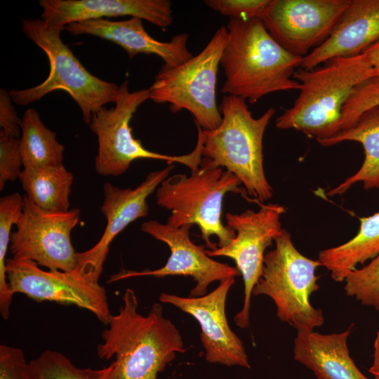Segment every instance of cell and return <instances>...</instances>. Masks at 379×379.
Segmentation results:
<instances>
[{
    "instance_id": "6da1fadb",
    "label": "cell",
    "mask_w": 379,
    "mask_h": 379,
    "mask_svg": "<svg viewBox=\"0 0 379 379\" xmlns=\"http://www.w3.org/2000/svg\"><path fill=\"white\" fill-rule=\"evenodd\" d=\"M123 305L110 316L97 347L101 359L110 364L111 379H158V373L187 349L182 336L171 320L163 315V307L155 302L144 316L138 312L135 291L127 288Z\"/></svg>"
},
{
    "instance_id": "7a4b0ae2",
    "label": "cell",
    "mask_w": 379,
    "mask_h": 379,
    "mask_svg": "<svg viewBox=\"0 0 379 379\" xmlns=\"http://www.w3.org/2000/svg\"><path fill=\"white\" fill-rule=\"evenodd\" d=\"M227 29L228 40L220 60L226 78L222 93L253 104L270 93L300 89L291 77L302 58L281 46L260 19L230 18Z\"/></svg>"
},
{
    "instance_id": "3957f363",
    "label": "cell",
    "mask_w": 379,
    "mask_h": 379,
    "mask_svg": "<svg viewBox=\"0 0 379 379\" xmlns=\"http://www.w3.org/2000/svg\"><path fill=\"white\" fill-rule=\"evenodd\" d=\"M375 75L365 53L298 68L293 77L300 83L299 95L276 119V127L295 129L317 141L333 137L341 131L343 107L353 88Z\"/></svg>"
},
{
    "instance_id": "277c9868",
    "label": "cell",
    "mask_w": 379,
    "mask_h": 379,
    "mask_svg": "<svg viewBox=\"0 0 379 379\" xmlns=\"http://www.w3.org/2000/svg\"><path fill=\"white\" fill-rule=\"evenodd\" d=\"M220 125L213 131L197 126L203 139L201 154L211 166L225 168L244 186L255 203H263L273 196L263 166V136L276 112L270 107L254 118L246 100L225 95L218 107Z\"/></svg>"
},
{
    "instance_id": "5b68a950",
    "label": "cell",
    "mask_w": 379,
    "mask_h": 379,
    "mask_svg": "<svg viewBox=\"0 0 379 379\" xmlns=\"http://www.w3.org/2000/svg\"><path fill=\"white\" fill-rule=\"evenodd\" d=\"M239 179L232 172L208 164L204 159L190 175L175 174L164 180L157 189V204L171 214L167 223L180 227L198 225L201 237L210 250L230 244L236 232L221 220L222 203L228 192H246Z\"/></svg>"
},
{
    "instance_id": "8992f818",
    "label": "cell",
    "mask_w": 379,
    "mask_h": 379,
    "mask_svg": "<svg viewBox=\"0 0 379 379\" xmlns=\"http://www.w3.org/2000/svg\"><path fill=\"white\" fill-rule=\"evenodd\" d=\"M64 28L48 25L41 19L27 18L22 22L25 36L44 51L50 63L47 78L39 85L22 90H11L12 100L27 105L56 91H66L79 105L84 122L105 104L114 102L119 86L91 74L63 43Z\"/></svg>"
},
{
    "instance_id": "52a82bcc",
    "label": "cell",
    "mask_w": 379,
    "mask_h": 379,
    "mask_svg": "<svg viewBox=\"0 0 379 379\" xmlns=\"http://www.w3.org/2000/svg\"><path fill=\"white\" fill-rule=\"evenodd\" d=\"M274 242V248L265 255L262 273L252 295L270 297L278 318L297 332L314 331L324 321L321 310L314 307L310 300L319 289L316 270L322 265L319 260L300 253L284 229Z\"/></svg>"
},
{
    "instance_id": "ba28073f",
    "label": "cell",
    "mask_w": 379,
    "mask_h": 379,
    "mask_svg": "<svg viewBox=\"0 0 379 379\" xmlns=\"http://www.w3.org/2000/svg\"><path fill=\"white\" fill-rule=\"evenodd\" d=\"M228 40L227 27H219L203 50L182 64L163 65L149 89V99L167 103L173 113L187 110L204 131L222 122L216 102V84L221 56Z\"/></svg>"
},
{
    "instance_id": "9c48e42d",
    "label": "cell",
    "mask_w": 379,
    "mask_h": 379,
    "mask_svg": "<svg viewBox=\"0 0 379 379\" xmlns=\"http://www.w3.org/2000/svg\"><path fill=\"white\" fill-rule=\"evenodd\" d=\"M149 99L148 88L131 92L128 81L119 86L115 105L102 107L91 117L89 127L97 135L98 154L95 169L101 175L118 176L124 173L131 164L139 159L165 161L168 165L175 162L189 167L191 171L199 167L201 161L203 139L198 133L197 143L192 152L180 156H170L154 152L143 147L132 134L130 121L138 108Z\"/></svg>"
},
{
    "instance_id": "30bf717a",
    "label": "cell",
    "mask_w": 379,
    "mask_h": 379,
    "mask_svg": "<svg viewBox=\"0 0 379 379\" xmlns=\"http://www.w3.org/2000/svg\"><path fill=\"white\" fill-rule=\"evenodd\" d=\"M259 210H246L240 214L227 213V226L236 232V237L226 246L206 250L209 257L224 256L234 260L243 277L244 300L243 307L234 317L236 325L249 326V310L253 290L261 277L265 251L282 232L281 216L284 206L274 204L257 203Z\"/></svg>"
},
{
    "instance_id": "8fae6325",
    "label": "cell",
    "mask_w": 379,
    "mask_h": 379,
    "mask_svg": "<svg viewBox=\"0 0 379 379\" xmlns=\"http://www.w3.org/2000/svg\"><path fill=\"white\" fill-rule=\"evenodd\" d=\"M22 212L11 233L9 247L13 258L29 260L50 270L72 271L77 265V252L72 240L81 211H45L26 196Z\"/></svg>"
},
{
    "instance_id": "7c38bea8",
    "label": "cell",
    "mask_w": 379,
    "mask_h": 379,
    "mask_svg": "<svg viewBox=\"0 0 379 379\" xmlns=\"http://www.w3.org/2000/svg\"><path fill=\"white\" fill-rule=\"evenodd\" d=\"M29 260H6L8 282L12 293H20L36 301L73 305L93 313L105 325L110 316L105 288L77 269L72 271L41 269Z\"/></svg>"
},
{
    "instance_id": "4fadbf2b",
    "label": "cell",
    "mask_w": 379,
    "mask_h": 379,
    "mask_svg": "<svg viewBox=\"0 0 379 379\" xmlns=\"http://www.w3.org/2000/svg\"><path fill=\"white\" fill-rule=\"evenodd\" d=\"M350 0H270L261 20L285 50L304 58L330 36Z\"/></svg>"
},
{
    "instance_id": "5bb4252c",
    "label": "cell",
    "mask_w": 379,
    "mask_h": 379,
    "mask_svg": "<svg viewBox=\"0 0 379 379\" xmlns=\"http://www.w3.org/2000/svg\"><path fill=\"white\" fill-rule=\"evenodd\" d=\"M192 226L185 225L175 227L157 220L145 222L141 225V230L169 247L171 255L167 262L157 270L121 271L112 275L107 283L135 277L190 276L197 282L190 291V296L199 297L206 293L211 283L239 276L240 273L237 267L213 260L206 254L204 246L193 243L190 237Z\"/></svg>"
},
{
    "instance_id": "9a60e30c",
    "label": "cell",
    "mask_w": 379,
    "mask_h": 379,
    "mask_svg": "<svg viewBox=\"0 0 379 379\" xmlns=\"http://www.w3.org/2000/svg\"><path fill=\"white\" fill-rule=\"evenodd\" d=\"M173 164L152 171L136 187L121 189L110 182L103 186L104 199L100 208L107 224L99 241L91 248L77 252V270L85 277L98 281L114 239L130 223L149 213L147 197L154 192L173 168Z\"/></svg>"
},
{
    "instance_id": "2e32d148",
    "label": "cell",
    "mask_w": 379,
    "mask_h": 379,
    "mask_svg": "<svg viewBox=\"0 0 379 379\" xmlns=\"http://www.w3.org/2000/svg\"><path fill=\"white\" fill-rule=\"evenodd\" d=\"M234 281V277L222 280L213 291L199 297L162 293L159 300L174 305L199 322L207 361L250 368L243 343L230 328L225 314L227 296Z\"/></svg>"
},
{
    "instance_id": "e0dca14e",
    "label": "cell",
    "mask_w": 379,
    "mask_h": 379,
    "mask_svg": "<svg viewBox=\"0 0 379 379\" xmlns=\"http://www.w3.org/2000/svg\"><path fill=\"white\" fill-rule=\"evenodd\" d=\"M41 19L53 27L90 20L131 16L161 28L173 22L172 3L168 0H40Z\"/></svg>"
},
{
    "instance_id": "ac0fdd59",
    "label": "cell",
    "mask_w": 379,
    "mask_h": 379,
    "mask_svg": "<svg viewBox=\"0 0 379 379\" xmlns=\"http://www.w3.org/2000/svg\"><path fill=\"white\" fill-rule=\"evenodd\" d=\"M65 29L74 36L92 35L114 43L131 59L139 54L157 55L168 67H177L193 57L187 47L188 34H178L169 41H160L147 32L142 20L136 17L124 20H90L69 24Z\"/></svg>"
},
{
    "instance_id": "d6986e66",
    "label": "cell",
    "mask_w": 379,
    "mask_h": 379,
    "mask_svg": "<svg viewBox=\"0 0 379 379\" xmlns=\"http://www.w3.org/2000/svg\"><path fill=\"white\" fill-rule=\"evenodd\" d=\"M379 41V0H350L326 41L302 58L300 68L311 69L334 58L364 53Z\"/></svg>"
},
{
    "instance_id": "ffe728a7",
    "label": "cell",
    "mask_w": 379,
    "mask_h": 379,
    "mask_svg": "<svg viewBox=\"0 0 379 379\" xmlns=\"http://www.w3.org/2000/svg\"><path fill=\"white\" fill-rule=\"evenodd\" d=\"M350 329L331 334L297 332L294 359L310 369L317 379H370L350 355L347 339Z\"/></svg>"
},
{
    "instance_id": "44dd1931",
    "label": "cell",
    "mask_w": 379,
    "mask_h": 379,
    "mask_svg": "<svg viewBox=\"0 0 379 379\" xmlns=\"http://www.w3.org/2000/svg\"><path fill=\"white\" fill-rule=\"evenodd\" d=\"M345 141L361 144L364 159L360 168L337 187L327 192L328 196L343 194L353 185L360 182L365 190L379 188V107L364 112L350 128L342 130L333 137L317 141L324 147Z\"/></svg>"
},
{
    "instance_id": "7402d4cb",
    "label": "cell",
    "mask_w": 379,
    "mask_h": 379,
    "mask_svg": "<svg viewBox=\"0 0 379 379\" xmlns=\"http://www.w3.org/2000/svg\"><path fill=\"white\" fill-rule=\"evenodd\" d=\"M359 220V230L352 239L319 253V261L337 282L344 281L357 265L379 255V212Z\"/></svg>"
},
{
    "instance_id": "603a6c76",
    "label": "cell",
    "mask_w": 379,
    "mask_h": 379,
    "mask_svg": "<svg viewBox=\"0 0 379 379\" xmlns=\"http://www.w3.org/2000/svg\"><path fill=\"white\" fill-rule=\"evenodd\" d=\"M18 179L26 197L38 207L54 212L70 210L74 177L63 164L43 168H23Z\"/></svg>"
},
{
    "instance_id": "cb8c5ba5",
    "label": "cell",
    "mask_w": 379,
    "mask_h": 379,
    "mask_svg": "<svg viewBox=\"0 0 379 379\" xmlns=\"http://www.w3.org/2000/svg\"><path fill=\"white\" fill-rule=\"evenodd\" d=\"M20 149L23 168H43L62 164L65 146L47 128L39 114L27 109L21 119Z\"/></svg>"
},
{
    "instance_id": "d4e9b609",
    "label": "cell",
    "mask_w": 379,
    "mask_h": 379,
    "mask_svg": "<svg viewBox=\"0 0 379 379\" xmlns=\"http://www.w3.org/2000/svg\"><path fill=\"white\" fill-rule=\"evenodd\" d=\"M25 199L18 192L0 199V313L7 320L13 294L8 282L6 254L11 242V229L18 220L24 207Z\"/></svg>"
},
{
    "instance_id": "484cf974",
    "label": "cell",
    "mask_w": 379,
    "mask_h": 379,
    "mask_svg": "<svg viewBox=\"0 0 379 379\" xmlns=\"http://www.w3.org/2000/svg\"><path fill=\"white\" fill-rule=\"evenodd\" d=\"M29 364L32 379H111L110 364L101 369L78 368L55 350H44Z\"/></svg>"
},
{
    "instance_id": "4316f807",
    "label": "cell",
    "mask_w": 379,
    "mask_h": 379,
    "mask_svg": "<svg viewBox=\"0 0 379 379\" xmlns=\"http://www.w3.org/2000/svg\"><path fill=\"white\" fill-rule=\"evenodd\" d=\"M344 281L348 296L379 310V255L364 267L348 273Z\"/></svg>"
},
{
    "instance_id": "83f0119b",
    "label": "cell",
    "mask_w": 379,
    "mask_h": 379,
    "mask_svg": "<svg viewBox=\"0 0 379 379\" xmlns=\"http://www.w3.org/2000/svg\"><path fill=\"white\" fill-rule=\"evenodd\" d=\"M379 107V75L357 84L342 110L341 131L352 127L366 111Z\"/></svg>"
},
{
    "instance_id": "f1b7e54d",
    "label": "cell",
    "mask_w": 379,
    "mask_h": 379,
    "mask_svg": "<svg viewBox=\"0 0 379 379\" xmlns=\"http://www.w3.org/2000/svg\"><path fill=\"white\" fill-rule=\"evenodd\" d=\"M204 3L213 11L230 18L261 20L270 0H206Z\"/></svg>"
},
{
    "instance_id": "f546056e",
    "label": "cell",
    "mask_w": 379,
    "mask_h": 379,
    "mask_svg": "<svg viewBox=\"0 0 379 379\" xmlns=\"http://www.w3.org/2000/svg\"><path fill=\"white\" fill-rule=\"evenodd\" d=\"M22 166L20 138L0 131V190L4 188L7 181L18 178Z\"/></svg>"
},
{
    "instance_id": "4dcf8cb0",
    "label": "cell",
    "mask_w": 379,
    "mask_h": 379,
    "mask_svg": "<svg viewBox=\"0 0 379 379\" xmlns=\"http://www.w3.org/2000/svg\"><path fill=\"white\" fill-rule=\"evenodd\" d=\"M0 379H32L29 364L22 349L0 345Z\"/></svg>"
},
{
    "instance_id": "1f68e13d",
    "label": "cell",
    "mask_w": 379,
    "mask_h": 379,
    "mask_svg": "<svg viewBox=\"0 0 379 379\" xmlns=\"http://www.w3.org/2000/svg\"><path fill=\"white\" fill-rule=\"evenodd\" d=\"M0 127L4 134L20 138L21 135V119L12 104V98L5 89H0Z\"/></svg>"
},
{
    "instance_id": "d6a6232c",
    "label": "cell",
    "mask_w": 379,
    "mask_h": 379,
    "mask_svg": "<svg viewBox=\"0 0 379 379\" xmlns=\"http://www.w3.org/2000/svg\"><path fill=\"white\" fill-rule=\"evenodd\" d=\"M364 53L366 55L376 75H379V41L368 48Z\"/></svg>"
},
{
    "instance_id": "836d02e7",
    "label": "cell",
    "mask_w": 379,
    "mask_h": 379,
    "mask_svg": "<svg viewBox=\"0 0 379 379\" xmlns=\"http://www.w3.org/2000/svg\"><path fill=\"white\" fill-rule=\"evenodd\" d=\"M368 372L374 376V379H379V331L374 342L373 361Z\"/></svg>"
}]
</instances>
